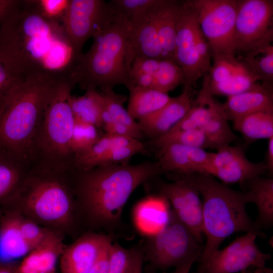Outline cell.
<instances>
[{"mask_svg": "<svg viewBox=\"0 0 273 273\" xmlns=\"http://www.w3.org/2000/svg\"><path fill=\"white\" fill-rule=\"evenodd\" d=\"M114 12L103 0H69L62 21L63 29L73 52V60L82 54L85 42L107 22Z\"/></svg>", "mask_w": 273, "mask_h": 273, "instance_id": "7c38bea8", "label": "cell"}, {"mask_svg": "<svg viewBox=\"0 0 273 273\" xmlns=\"http://www.w3.org/2000/svg\"><path fill=\"white\" fill-rule=\"evenodd\" d=\"M169 203L159 195L148 196L139 202L134 211L136 225L147 236L156 233L167 222L171 210Z\"/></svg>", "mask_w": 273, "mask_h": 273, "instance_id": "d4e9b609", "label": "cell"}, {"mask_svg": "<svg viewBox=\"0 0 273 273\" xmlns=\"http://www.w3.org/2000/svg\"><path fill=\"white\" fill-rule=\"evenodd\" d=\"M35 3L46 18L62 24L69 0H36Z\"/></svg>", "mask_w": 273, "mask_h": 273, "instance_id": "b9f144b4", "label": "cell"}, {"mask_svg": "<svg viewBox=\"0 0 273 273\" xmlns=\"http://www.w3.org/2000/svg\"><path fill=\"white\" fill-rule=\"evenodd\" d=\"M127 88L129 91L127 111L135 121H139L155 113L171 99L167 93L155 89L132 85Z\"/></svg>", "mask_w": 273, "mask_h": 273, "instance_id": "83f0119b", "label": "cell"}, {"mask_svg": "<svg viewBox=\"0 0 273 273\" xmlns=\"http://www.w3.org/2000/svg\"><path fill=\"white\" fill-rule=\"evenodd\" d=\"M196 273H200V272H199L198 271H197V272H196Z\"/></svg>", "mask_w": 273, "mask_h": 273, "instance_id": "11a10c76", "label": "cell"}, {"mask_svg": "<svg viewBox=\"0 0 273 273\" xmlns=\"http://www.w3.org/2000/svg\"><path fill=\"white\" fill-rule=\"evenodd\" d=\"M196 259H193L179 266L175 267V270L173 273H189L192 266L194 263L197 261ZM163 273H166L163 272Z\"/></svg>", "mask_w": 273, "mask_h": 273, "instance_id": "f907efd6", "label": "cell"}, {"mask_svg": "<svg viewBox=\"0 0 273 273\" xmlns=\"http://www.w3.org/2000/svg\"><path fill=\"white\" fill-rule=\"evenodd\" d=\"M158 151L157 162L164 172H170L174 176L208 174L213 153L175 144L164 145Z\"/></svg>", "mask_w": 273, "mask_h": 273, "instance_id": "2e32d148", "label": "cell"}, {"mask_svg": "<svg viewBox=\"0 0 273 273\" xmlns=\"http://www.w3.org/2000/svg\"><path fill=\"white\" fill-rule=\"evenodd\" d=\"M239 57L258 81L272 88L273 46L271 44L259 52Z\"/></svg>", "mask_w": 273, "mask_h": 273, "instance_id": "d6a6232c", "label": "cell"}, {"mask_svg": "<svg viewBox=\"0 0 273 273\" xmlns=\"http://www.w3.org/2000/svg\"><path fill=\"white\" fill-rule=\"evenodd\" d=\"M33 163L13 202H19L39 220L65 223L72 217L71 170Z\"/></svg>", "mask_w": 273, "mask_h": 273, "instance_id": "8992f818", "label": "cell"}, {"mask_svg": "<svg viewBox=\"0 0 273 273\" xmlns=\"http://www.w3.org/2000/svg\"><path fill=\"white\" fill-rule=\"evenodd\" d=\"M158 1L145 13L128 19V40L132 63L138 58L162 59L155 17Z\"/></svg>", "mask_w": 273, "mask_h": 273, "instance_id": "e0dca14e", "label": "cell"}, {"mask_svg": "<svg viewBox=\"0 0 273 273\" xmlns=\"http://www.w3.org/2000/svg\"><path fill=\"white\" fill-rule=\"evenodd\" d=\"M175 176L191 183L201 198L203 231L206 240L198 260L199 262L218 249L223 241L234 233L261 232L247 214L246 205L249 201L245 192L231 189L209 174Z\"/></svg>", "mask_w": 273, "mask_h": 273, "instance_id": "5b68a950", "label": "cell"}, {"mask_svg": "<svg viewBox=\"0 0 273 273\" xmlns=\"http://www.w3.org/2000/svg\"><path fill=\"white\" fill-rule=\"evenodd\" d=\"M74 86L65 74L56 85L36 135L33 163L62 169L73 168L71 141L75 120L69 98Z\"/></svg>", "mask_w": 273, "mask_h": 273, "instance_id": "52a82bcc", "label": "cell"}, {"mask_svg": "<svg viewBox=\"0 0 273 273\" xmlns=\"http://www.w3.org/2000/svg\"><path fill=\"white\" fill-rule=\"evenodd\" d=\"M136 140L105 133L87 151L74 157L73 167L84 170L100 166L103 158L113 149L127 145Z\"/></svg>", "mask_w": 273, "mask_h": 273, "instance_id": "4dcf8cb0", "label": "cell"}, {"mask_svg": "<svg viewBox=\"0 0 273 273\" xmlns=\"http://www.w3.org/2000/svg\"><path fill=\"white\" fill-rule=\"evenodd\" d=\"M53 273H56L55 272H53Z\"/></svg>", "mask_w": 273, "mask_h": 273, "instance_id": "9f6ffc18", "label": "cell"}, {"mask_svg": "<svg viewBox=\"0 0 273 273\" xmlns=\"http://www.w3.org/2000/svg\"><path fill=\"white\" fill-rule=\"evenodd\" d=\"M111 234L87 233L65 247L60 257L61 273H88L96 258L108 244Z\"/></svg>", "mask_w": 273, "mask_h": 273, "instance_id": "ac0fdd59", "label": "cell"}, {"mask_svg": "<svg viewBox=\"0 0 273 273\" xmlns=\"http://www.w3.org/2000/svg\"><path fill=\"white\" fill-rule=\"evenodd\" d=\"M156 2L157 0H111L109 3L116 12L129 19L145 13Z\"/></svg>", "mask_w": 273, "mask_h": 273, "instance_id": "60d3db41", "label": "cell"}, {"mask_svg": "<svg viewBox=\"0 0 273 273\" xmlns=\"http://www.w3.org/2000/svg\"><path fill=\"white\" fill-rule=\"evenodd\" d=\"M19 227L23 237L33 249L42 241L49 232L34 222L21 217Z\"/></svg>", "mask_w": 273, "mask_h": 273, "instance_id": "7bdbcfd3", "label": "cell"}, {"mask_svg": "<svg viewBox=\"0 0 273 273\" xmlns=\"http://www.w3.org/2000/svg\"><path fill=\"white\" fill-rule=\"evenodd\" d=\"M154 77L155 89L167 94L185 82V75L181 67L173 61L168 59L160 60Z\"/></svg>", "mask_w": 273, "mask_h": 273, "instance_id": "e575fe53", "label": "cell"}, {"mask_svg": "<svg viewBox=\"0 0 273 273\" xmlns=\"http://www.w3.org/2000/svg\"><path fill=\"white\" fill-rule=\"evenodd\" d=\"M261 273H273V271L271 268L265 267L261 269Z\"/></svg>", "mask_w": 273, "mask_h": 273, "instance_id": "f5cc1de1", "label": "cell"}, {"mask_svg": "<svg viewBox=\"0 0 273 273\" xmlns=\"http://www.w3.org/2000/svg\"><path fill=\"white\" fill-rule=\"evenodd\" d=\"M107 110L113 121L126 124L135 129L142 131L141 126L129 115L127 109L123 107L126 101L125 95L115 93L112 88L101 90ZM143 132V131H142Z\"/></svg>", "mask_w": 273, "mask_h": 273, "instance_id": "8d00e7d4", "label": "cell"}, {"mask_svg": "<svg viewBox=\"0 0 273 273\" xmlns=\"http://www.w3.org/2000/svg\"><path fill=\"white\" fill-rule=\"evenodd\" d=\"M32 165L0 146V208L11 203Z\"/></svg>", "mask_w": 273, "mask_h": 273, "instance_id": "7402d4cb", "label": "cell"}, {"mask_svg": "<svg viewBox=\"0 0 273 273\" xmlns=\"http://www.w3.org/2000/svg\"><path fill=\"white\" fill-rule=\"evenodd\" d=\"M234 129L246 142L273 137V109L258 111L233 121Z\"/></svg>", "mask_w": 273, "mask_h": 273, "instance_id": "f546056e", "label": "cell"}, {"mask_svg": "<svg viewBox=\"0 0 273 273\" xmlns=\"http://www.w3.org/2000/svg\"><path fill=\"white\" fill-rule=\"evenodd\" d=\"M265 165L267 170L273 172V137L268 139L266 160Z\"/></svg>", "mask_w": 273, "mask_h": 273, "instance_id": "681fc988", "label": "cell"}, {"mask_svg": "<svg viewBox=\"0 0 273 273\" xmlns=\"http://www.w3.org/2000/svg\"><path fill=\"white\" fill-rule=\"evenodd\" d=\"M112 243L107 244L100 252L88 273L108 272L109 248Z\"/></svg>", "mask_w": 273, "mask_h": 273, "instance_id": "bcb514c9", "label": "cell"}, {"mask_svg": "<svg viewBox=\"0 0 273 273\" xmlns=\"http://www.w3.org/2000/svg\"><path fill=\"white\" fill-rule=\"evenodd\" d=\"M65 247L62 240L49 232L42 241L31 250L17 267V273H53Z\"/></svg>", "mask_w": 273, "mask_h": 273, "instance_id": "44dd1931", "label": "cell"}, {"mask_svg": "<svg viewBox=\"0 0 273 273\" xmlns=\"http://www.w3.org/2000/svg\"><path fill=\"white\" fill-rule=\"evenodd\" d=\"M182 1L159 0L155 9L158 35L162 50V59L174 62L176 26Z\"/></svg>", "mask_w": 273, "mask_h": 273, "instance_id": "603a6c76", "label": "cell"}, {"mask_svg": "<svg viewBox=\"0 0 273 273\" xmlns=\"http://www.w3.org/2000/svg\"><path fill=\"white\" fill-rule=\"evenodd\" d=\"M210 114L209 105L203 97L198 95L185 116L171 131L201 129Z\"/></svg>", "mask_w": 273, "mask_h": 273, "instance_id": "74e56055", "label": "cell"}, {"mask_svg": "<svg viewBox=\"0 0 273 273\" xmlns=\"http://www.w3.org/2000/svg\"><path fill=\"white\" fill-rule=\"evenodd\" d=\"M141 247L144 260L154 270L176 267L193 259L198 260L203 249L172 210L166 223L156 233L147 236Z\"/></svg>", "mask_w": 273, "mask_h": 273, "instance_id": "ba28073f", "label": "cell"}, {"mask_svg": "<svg viewBox=\"0 0 273 273\" xmlns=\"http://www.w3.org/2000/svg\"><path fill=\"white\" fill-rule=\"evenodd\" d=\"M213 60L236 57L237 0H189Z\"/></svg>", "mask_w": 273, "mask_h": 273, "instance_id": "30bf717a", "label": "cell"}, {"mask_svg": "<svg viewBox=\"0 0 273 273\" xmlns=\"http://www.w3.org/2000/svg\"><path fill=\"white\" fill-rule=\"evenodd\" d=\"M17 267L10 263H1L0 273H17Z\"/></svg>", "mask_w": 273, "mask_h": 273, "instance_id": "816d5d0a", "label": "cell"}, {"mask_svg": "<svg viewBox=\"0 0 273 273\" xmlns=\"http://www.w3.org/2000/svg\"><path fill=\"white\" fill-rule=\"evenodd\" d=\"M267 171L265 163L249 160L241 146H226L212 153L208 174L224 184H244Z\"/></svg>", "mask_w": 273, "mask_h": 273, "instance_id": "9a60e30c", "label": "cell"}, {"mask_svg": "<svg viewBox=\"0 0 273 273\" xmlns=\"http://www.w3.org/2000/svg\"><path fill=\"white\" fill-rule=\"evenodd\" d=\"M102 135L97 127L75 121L71 141V150L74 157L87 151Z\"/></svg>", "mask_w": 273, "mask_h": 273, "instance_id": "d590c367", "label": "cell"}, {"mask_svg": "<svg viewBox=\"0 0 273 273\" xmlns=\"http://www.w3.org/2000/svg\"><path fill=\"white\" fill-rule=\"evenodd\" d=\"M211 58L209 46L200 27L195 10L189 0L182 1L174 59L184 71L185 88L193 90L197 81L209 73Z\"/></svg>", "mask_w": 273, "mask_h": 273, "instance_id": "9c48e42d", "label": "cell"}, {"mask_svg": "<svg viewBox=\"0 0 273 273\" xmlns=\"http://www.w3.org/2000/svg\"><path fill=\"white\" fill-rule=\"evenodd\" d=\"M20 217L13 212L7 213L0 220V261L10 263L23 258L33 248L21 233Z\"/></svg>", "mask_w": 273, "mask_h": 273, "instance_id": "cb8c5ba5", "label": "cell"}, {"mask_svg": "<svg viewBox=\"0 0 273 273\" xmlns=\"http://www.w3.org/2000/svg\"><path fill=\"white\" fill-rule=\"evenodd\" d=\"M133 254V247L126 249L117 243L111 244L109 248L108 273H128Z\"/></svg>", "mask_w": 273, "mask_h": 273, "instance_id": "ab89813d", "label": "cell"}, {"mask_svg": "<svg viewBox=\"0 0 273 273\" xmlns=\"http://www.w3.org/2000/svg\"><path fill=\"white\" fill-rule=\"evenodd\" d=\"M0 50L27 71L64 69L72 48L62 24L46 18L35 1H21L0 29Z\"/></svg>", "mask_w": 273, "mask_h": 273, "instance_id": "6da1fadb", "label": "cell"}, {"mask_svg": "<svg viewBox=\"0 0 273 273\" xmlns=\"http://www.w3.org/2000/svg\"><path fill=\"white\" fill-rule=\"evenodd\" d=\"M69 104L75 121L102 128L105 104L102 95L96 89L86 90L81 96L71 95Z\"/></svg>", "mask_w": 273, "mask_h": 273, "instance_id": "f1b7e54d", "label": "cell"}, {"mask_svg": "<svg viewBox=\"0 0 273 273\" xmlns=\"http://www.w3.org/2000/svg\"><path fill=\"white\" fill-rule=\"evenodd\" d=\"M63 73L44 70L21 77L0 103V146L33 163V150L46 108Z\"/></svg>", "mask_w": 273, "mask_h": 273, "instance_id": "3957f363", "label": "cell"}, {"mask_svg": "<svg viewBox=\"0 0 273 273\" xmlns=\"http://www.w3.org/2000/svg\"><path fill=\"white\" fill-rule=\"evenodd\" d=\"M264 238L262 232H249L238 237L221 250L217 249L199 262L200 273H236L250 267L257 269L265 267L269 254L262 252L256 244L257 237Z\"/></svg>", "mask_w": 273, "mask_h": 273, "instance_id": "4fadbf2b", "label": "cell"}, {"mask_svg": "<svg viewBox=\"0 0 273 273\" xmlns=\"http://www.w3.org/2000/svg\"><path fill=\"white\" fill-rule=\"evenodd\" d=\"M261 269H256V271H255V273H261ZM241 273H251V272H249V271H248L247 270V269H246V270H245L244 271H243L241 272Z\"/></svg>", "mask_w": 273, "mask_h": 273, "instance_id": "db71d44e", "label": "cell"}, {"mask_svg": "<svg viewBox=\"0 0 273 273\" xmlns=\"http://www.w3.org/2000/svg\"><path fill=\"white\" fill-rule=\"evenodd\" d=\"M164 173L157 161L73 168L74 196L90 218L112 231L120 226L123 208L130 195L142 183Z\"/></svg>", "mask_w": 273, "mask_h": 273, "instance_id": "7a4b0ae2", "label": "cell"}, {"mask_svg": "<svg viewBox=\"0 0 273 273\" xmlns=\"http://www.w3.org/2000/svg\"><path fill=\"white\" fill-rule=\"evenodd\" d=\"M143 262V253L141 245L133 247L132 258L128 273H142Z\"/></svg>", "mask_w": 273, "mask_h": 273, "instance_id": "7dc6e473", "label": "cell"}, {"mask_svg": "<svg viewBox=\"0 0 273 273\" xmlns=\"http://www.w3.org/2000/svg\"><path fill=\"white\" fill-rule=\"evenodd\" d=\"M149 144L158 149L170 144L203 149L208 148L206 138L202 129L170 131L161 137L151 140Z\"/></svg>", "mask_w": 273, "mask_h": 273, "instance_id": "836d02e7", "label": "cell"}, {"mask_svg": "<svg viewBox=\"0 0 273 273\" xmlns=\"http://www.w3.org/2000/svg\"><path fill=\"white\" fill-rule=\"evenodd\" d=\"M19 2L20 0H0V29L6 18Z\"/></svg>", "mask_w": 273, "mask_h": 273, "instance_id": "c3c4849f", "label": "cell"}, {"mask_svg": "<svg viewBox=\"0 0 273 273\" xmlns=\"http://www.w3.org/2000/svg\"><path fill=\"white\" fill-rule=\"evenodd\" d=\"M156 177L153 179L157 194L168 200L175 215L201 244L203 235L202 202L199 191L183 178H175L174 181L166 183Z\"/></svg>", "mask_w": 273, "mask_h": 273, "instance_id": "5bb4252c", "label": "cell"}, {"mask_svg": "<svg viewBox=\"0 0 273 273\" xmlns=\"http://www.w3.org/2000/svg\"><path fill=\"white\" fill-rule=\"evenodd\" d=\"M159 59L138 58L135 59L131 65V72H141L154 76L158 69Z\"/></svg>", "mask_w": 273, "mask_h": 273, "instance_id": "f6af8a7d", "label": "cell"}, {"mask_svg": "<svg viewBox=\"0 0 273 273\" xmlns=\"http://www.w3.org/2000/svg\"><path fill=\"white\" fill-rule=\"evenodd\" d=\"M221 106L229 121L232 122L253 113L273 109L272 88L259 83L251 89L228 97Z\"/></svg>", "mask_w": 273, "mask_h": 273, "instance_id": "ffe728a7", "label": "cell"}, {"mask_svg": "<svg viewBox=\"0 0 273 273\" xmlns=\"http://www.w3.org/2000/svg\"><path fill=\"white\" fill-rule=\"evenodd\" d=\"M29 72L23 69L0 50V103L11 88L21 77Z\"/></svg>", "mask_w": 273, "mask_h": 273, "instance_id": "f35d334b", "label": "cell"}, {"mask_svg": "<svg viewBox=\"0 0 273 273\" xmlns=\"http://www.w3.org/2000/svg\"><path fill=\"white\" fill-rule=\"evenodd\" d=\"M237 53L260 51L273 40V1L237 0L235 21Z\"/></svg>", "mask_w": 273, "mask_h": 273, "instance_id": "8fae6325", "label": "cell"}, {"mask_svg": "<svg viewBox=\"0 0 273 273\" xmlns=\"http://www.w3.org/2000/svg\"><path fill=\"white\" fill-rule=\"evenodd\" d=\"M102 128L105 131V133L112 135L140 140L144 136L142 131L135 129L126 124L115 121L104 125Z\"/></svg>", "mask_w": 273, "mask_h": 273, "instance_id": "ee69618b", "label": "cell"}, {"mask_svg": "<svg viewBox=\"0 0 273 273\" xmlns=\"http://www.w3.org/2000/svg\"><path fill=\"white\" fill-rule=\"evenodd\" d=\"M198 95L205 99L210 108L209 117L201 128L206 138L208 148L217 150L238 141L239 138L230 126L221 103L201 92L199 91Z\"/></svg>", "mask_w": 273, "mask_h": 273, "instance_id": "484cf974", "label": "cell"}, {"mask_svg": "<svg viewBox=\"0 0 273 273\" xmlns=\"http://www.w3.org/2000/svg\"><path fill=\"white\" fill-rule=\"evenodd\" d=\"M244 183L247 186L248 190L245 192L249 203H254L257 209L256 223L260 228L271 227L273 224V179L259 176Z\"/></svg>", "mask_w": 273, "mask_h": 273, "instance_id": "4316f807", "label": "cell"}, {"mask_svg": "<svg viewBox=\"0 0 273 273\" xmlns=\"http://www.w3.org/2000/svg\"><path fill=\"white\" fill-rule=\"evenodd\" d=\"M259 84L244 63L243 67L226 80L208 87L202 86L200 91L212 97L222 95L228 97L251 89Z\"/></svg>", "mask_w": 273, "mask_h": 273, "instance_id": "1f68e13d", "label": "cell"}, {"mask_svg": "<svg viewBox=\"0 0 273 273\" xmlns=\"http://www.w3.org/2000/svg\"><path fill=\"white\" fill-rule=\"evenodd\" d=\"M193 90L184 87L179 96L171 98L162 108L138 121L144 135L151 140L171 131L185 116L191 107Z\"/></svg>", "mask_w": 273, "mask_h": 273, "instance_id": "d6986e66", "label": "cell"}, {"mask_svg": "<svg viewBox=\"0 0 273 273\" xmlns=\"http://www.w3.org/2000/svg\"><path fill=\"white\" fill-rule=\"evenodd\" d=\"M128 27V19L114 9L110 18L93 35L88 51L74 60L66 71L74 86L85 90L97 88L101 90L130 84L132 61Z\"/></svg>", "mask_w": 273, "mask_h": 273, "instance_id": "277c9868", "label": "cell"}]
</instances>
